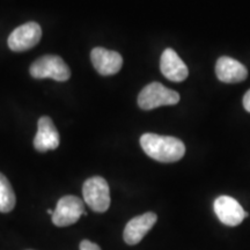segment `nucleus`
<instances>
[{
  "label": "nucleus",
  "mask_w": 250,
  "mask_h": 250,
  "mask_svg": "<svg viewBox=\"0 0 250 250\" xmlns=\"http://www.w3.org/2000/svg\"><path fill=\"white\" fill-rule=\"evenodd\" d=\"M140 146L149 158L164 164L179 161L186 154V145L182 140L170 136L144 133L140 138Z\"/></svg>",
  "instance_id": "1"
},
{
  "label": "nucleus",
  "mask_w": 250,
  "mask_h": 250,
  "mask_svg": "<svg viewBox=\"0 0 250 250\" xmlns=\"http://www.w3.org/2000/svg\"><path fill=\"white\" fill-rule=\"evenodd\" d=\"M179 102L180 94L160 83H152L145 86L138 95V105L143 110H152L162 105H174Z\"/></svg>",
  "instance_id": "2"
},
{
  "label": "nucleus",
  "mask_w": 250,
  "mask_h": 250,
  "mask_svg": "<svg viewBox=\"0 0 250 250\" xmlns=\"http://www.w3.org/2000/svg\"><path fill=\"white\" fill-rule=\"evenodd\" d=\"M30 76L35 79L50 78L56 81H66L71 77V70L66 62L55 55H45L30 65Z\"/></svg>",
  "instance_id": "3"
},
{
  "label": "nucleus",
  "mask_w": 250,
  "mask_h": 250,
  "mask_svg": "<svg viewBox=\"0 0 250 250\" xmlns=\"http://www.w3.org/2000/svg\"><path fill=\"white\" fill-rule=\"evenodd\" d=\"M83 201L94 212L103 213L110 206V190L103 177L93 176L83 187Z\"/></svg>",
  "instance_id": "4"
},
{
  "label": "nucleus",
  "mask_w": 250,
  "mask_h": 250,
  "mask_svg": "<svg viewBox=\"0 0 250 250\" xmlns=\"http://www.w3.org/2000/svg\"><path fill=\"white\" fill-rule=\"evenodd\" d=\"M85 212V204L79 197L72 195L64 196L58 201L51 215L52 223L57 227L71 226L76 224Z\"/></svg>",
  "instance_id": "5"
},
{
  "label": "nucleus",
  "mask_w": 250,
  "mask_h": 250,
  "mask_svg": "<svg viewBox=\"0 0 250 250\" xmlns=\"http://www.w3.org/2000/svg\"><path fill=\"white\" fill-rule=\"evenodd\" d=\"M42 37V29L36 22H27L15 28L8 37V46L12 51L21 52L34 48Z\"/></svg>",
  "instance_id": "6"
},
{
  "label": "nucleus",
  "mask_w": 250,
  "mask_h": 250,
  "mask_svg": "<svg viewBox=\"0 0 250 250\" xmlns=\"http://www.w3.org/2000/svg\"><path fill=\"white\" fill-rule=\"evenodd\" d=\"M213 208L219 220L226 226H237L248 217L240 203L229 196H220L214 201Z\"/></svg>",
  "instance_id": "7"
},
{
  "label": "nucleus",
  "mask_w": 250,
  "mask_h": 250,
  "mask_svg": "<svg viewBox=\"0 0 250 250\" xmlns=\"http://www.w3.org/2000/svg\"><path fill=\"white\" fill-rule=\"evenodd\" d=\"M156 220H158V215L153 212H146V213L131 219L124 228V241L129 246L138 245L144 239V236L154 226Z\"/></svg>",
  "instance_id": "8"
},
{
  "label": "nucleus",
  "mask_w": 250,
  "mask_h": 250,
  "mask_svg": "<svg viewBox=\"0 0 250 250\" xmlns=\"http://www.w3.org/2000/svg\"><path fill=\"white\" fill-rule=\"evenodd\" d=\"M93 66L101 76H112L121 71L123 58L116 51L107 50L101 46L94 48L90 52Z\"/></svg>",
  "instance_id": "9"
},
{
  "label": "nucleus",
  "mask_w": 250,
  "mask_h": 250,
  "mask_svg": "<svg viewBox=\"0 0 250 250\" xmlns=\"http://www.w3.org/2000/svg\"><path fill=\"white\" fill-rule=\"evenodd\" d=\"M37 133L34 138V147L39 152L56 149L59 146V133L54 122L48 116H43L37 123Z\"/></svg>",
  "instance_id": "10"
},
{
  "label": "nucleus",
  "mask_w": 250,
  "mask_h": 250,
  "mask_svg": "<svg viewBox=\"0 0 250 250\" xmlns=\"http://www.w3.org/2000/svg\"><path fill=\"white\" fill-rule=\"evenodd\" d=\"M160 70L168 80L181 83L189 76L188 66L173 49H166L160 59Z\"/></svg>",
  "instance_id": "11"
},
{
  "label": "nucleus",
  "mask_w": 250,
  "mask_h": 250,
  "mask_svg": "<svg viewBox=\"0 0 250 250\" xmlns=\"http://www.w3.org/2000/svg\"><path fill=\"white\" fill-rule=\"evenodd\" d=\"M215 74L218 79L226 83H236L246 80L248 70L240 62L230 57H220L215 65Z\"/></svg>",
  "instance_id": "12"
},
{
  "label": "nucleus",
  "mask_w": 250,
  "mask_h": 250,
  "mask_svg": "<svg viewBox=\"0 0 250 250\" xmlns=\"http://www.w3.org/2000/svg\"><path fill=\"white\" fill-rule=\"evenodd\" d=\"M17 198L11 183L4 174L0 173V212L8 213L14 208Z\"/></svg>",
  "instance_id": "13"
},
{
  "label": "nucleus",
  "mask_w": 250,
  "mask_h": 250,
  "mask_svg": "<svg viewBox=\"0 0 250 250\" xmlns=\"http://www.w3.org/2000/svg\"><path fill=\"white\" fill-rule=\"evenodd\" d=\"M80 250H102L100 247L89 240H83L80 242Z\"/></svg>",
  "instance_id": "14"
},
{
  "label": "nucleus",
  "mask_w": 250,
  "mask_h": 250,
  "mask_svg": "<svg viewBox=\"0 0 250 250\" xmlns=\"http://www.w3.org/2000/svg\"><path fill=\"white\" fill-rule=\"evenodd\" d=\"M243 107L247 111L250 112V89L243 96Z\"/></svg>",
  "instance_id": "15"
},
{
  "label": "nucleus",
  "mask_w": 250,
  "mask_h": 250,
  "mask_svg": "<svg viewBox=\"0 0 250 250\" xmlns=\"http://www.w3.org/2000/svg\"><path fill=\"white\" fill-rule=\"evenodd\" d=\"M46 212H48V214H50V215H52V213H54V211H52L51 208H49V210L46 211Z\"/></svg>",
  "instance_id": "16"
}]
</instances>
